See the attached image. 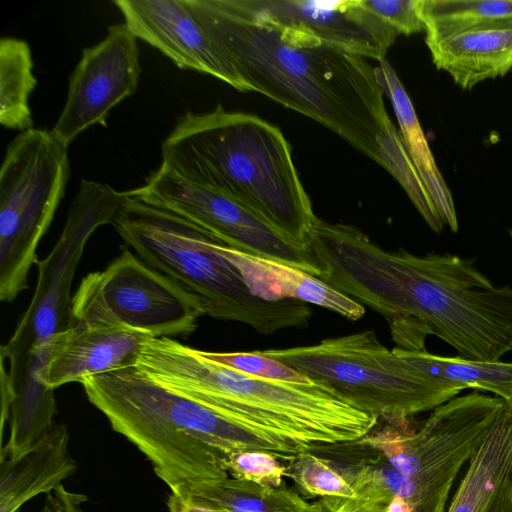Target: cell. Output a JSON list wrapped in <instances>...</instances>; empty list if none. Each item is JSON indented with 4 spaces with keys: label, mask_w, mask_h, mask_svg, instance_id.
Masks as SVG:
<instances>
[{
    "label": "cell",
    "mask_w": 512,
    "mask_h": 512,
    "mask_svg": "<svg viewBox=\"0 0 512 512\" xmlns=\"http://www.w3.org/2000/svg\"><path fill=\"white\" fill-rule=\"evenodd\" d=\"M307 246L317 278L381 314L402 349L424 350L432 334L470 360L512 351V287L496 286L474 260L387 251L352 225L318 217Z\"/></svg>",
    "instance_id": "1"
},
{
    "label": "cell",
    "mask_w": 512,
    "mask_h": 512,
    "mask_svg": "<svg viewBox=\"0 0 512 512\" xmlns=\"http://www.w3.org/2000/svg\"><path fill=\"white\" fill-rule=\"evenodd\" d=\"M185 1L250 91L316 120L379 163L393 124L365 57L282 25L246 0Z\"/></svg>",
    "instance_id": "2"
},
{
    "label": "cell",
    "mask_w": 512,
    "mask_h": 512,
    "mask_svg": "<svg viewBox=\"0 0 512 512\" xmlns=\"http://www.w3.org/2000/svg\"><path fill=\"white\" fill-rule=\"evenodd\" d=\"M81 384L90 403L149 459L173 493L228 477L224 462L232 453L264 450L288 461L310 449L170 390L136 366L88 376Z\"/></svg>",
    "instance_id": "3"
},
{
    "label": "cell",
    "mask_w": 512,
    "mask_h": 512,
    "mask_svg": "<svg viewBox=\"0 0 512 512\" xmlns=\"http://www.w3.org/2000/svg\"><path fill=\"white\" fill-rule=\"evenodd\" d=\"M162 163L178 176L248 207L295 244L307 247L316 218L291 147L279 128L218 105L186 112L161 145Z\"/></svg>",
    "instance_id": "4"
},
{
    "label": "cell",
    "mask_w": 512,
    "mask_h": 512,
    "mask_svg": "<svg viewBox=\"0 0 512 512\" xmlns=\"http://www.w3.org/2000/svg\"><path fill=\"white\" fill-rule=\"evenodd\" d=\"M136 367L170 390L310 448L358 439L377 422L317 383L250 376L170 337L149 339Z\"/></svg>",
    "instance_id": "5"
},
{
    "label": "cell",
    "mask_w": 512,
    "mask_h": 512,
    "mask_svg": "<svg viewBox=\"0 0 512 512\" xmlns=\"http://www.w3.org/2000/svg\"><path fill=\"white\" fill-rule=\"evenodd\" d=\"M112 225L142 261L198 297L208 316L247 324L263 335L308 325L312 311L306 303L253 295L237 269L211 248L217 238L132 190Z\"/></svg>",
    "instance_id": "6"
},
{
    "label": "cell",
    "mask_w": 512,
    "mask_h": 512,
    "mask_svg": "<svg viewBox=\"0 0 512 512\" xmlns=\"http://www.w3.org/2000/svg\"><path fill=\"white\" fill-rule=\"evenodd\" d=\"M261 352L377 419L410 418L434 410L460 393L411 367L379 342L372 330L324 339L315 345Z\"/></svg>",
    "instance_id": "7"
},
{
    "label": "cell",
    "mask_w": 512,
    "mask_h": 512,
    "mask_svg": "<svg viewBox=\"0 0 512 512\" xmlns=\"http://www.w3.org/2000/svg\"><path fill=\"white\" fill-rule=\"evenodd\" d=\"M68 147L45 129L21 132L7 146L0 170V300L28 288L37 247L65 194Z\"/></svg>",
    "instance_id": "8"
},
{
    "label": "cell",
    "mask_w": 512,
    "mask_h": 512,
    "mask_svg": "<svg viewBox=\"0 0 512 512\" xmlns=\"http://www.w3.org/2000/svg\"><path fill=\"white\" fill-rule=\"evenodd\" d=\"M129 191L81 179L62 233L49 255L37 260L34 295L1 358H36L47 364L52 338L75 324L71 285L84 247L100 226L112 224Z\"/></svg>",
    "instance_id": "9"
},
{
    "label": "cell",
    "mask_w": 512,
    "mask_h": 512,
    "mask_svg": "<svg viewBox=\"0 0 512 512\" xmlns=\"http://www.w3.org/2000/svg\"><path fill=\"white\" fill-rule=\"evenodd\" d=\"M75 323L119 324L155 338L190 335L206 306L130 249L87 274L72 296Z\"/></svg>",
    "instance_id": "10"
},
{
    "label": "cell",
    "mask_w": 512,
    "mask_h": 512,
    "mask_svg": "<svg viewBox=\"0 0 512 512\" xmlns=\"http://www.w3.org/2000/svg\"><path fill=\"white\" fill-rule=\"evenodd\" d=\"M132 191L141 200L188 219L229 248L319 274L309 248L295 244L238 201L196 185L163 164Z\"/></svg>",
    "instance_id": "11"
},
{
    "label": "cell",
    "mask_w": 512,
    "mask_h": 512,
    "mask_svg": "<svg viewBox=\"0 0 512 512\" xmlns=\"http://www.w3.org/2000/svg\"><path fill=\"white\" fill-rule=\"evenodd\" d=\"M137 40L125 23H119L108 27L101 42L82 50L51 130L64 145L93 125L106 126L110 111L136 92L141 74Z\"/></svg>",
    "instance_id": "12"
},
{
    "label": "cell",
    "mask_w": 512,
    "mask_h": 512,
    "mask_svg": "<svg viewBox=\"0 0 512 512\" xmlns=\"http://www.w3.org/2000/svg\"><path fill=\"white\" fill-rule=\"evenodd\" d=\"M132 34L180 69L211 75L236 90L250 89L214 45L185 0H114Z\"/></svg>",
    "instance_id": "13"
},
{
    "label": "cell",
    "mask_w": 512,
    "mask_h": 512,
    "mask_svg": "<svg viewBox=\"0 0 512 512\" xmlns=\"http://www.w3.org/2000/svg\"><path fill=\"white\" fill-rule=\"evenodd\" d=\"M260 14L309 33L343 50L385 59L399 33L361 0H246Z\"/></svg>",
    "instance_id": "14"
},
{
    "label": "cell",
    "mask_w": 512,
    "mask_h": 512,
    "mask_svg": "<svg viewBox=\"0 0 512 512\" xmlns=\"http://www.w3.org/2000/svg\"><path fill=\"white\" fill-rule=\"evenodd\" d=\"M150 333L109 323H75L51 341L44 380L56 388L92 375L136 366Z\"/></svg>",
    "instance_id": "15"
},
{
    "label": "cell",
    "mask_w": 512,
    "mask_h": 512,
    "mask_svg": "<svg viewBox=\"0 0 512 512\" xmlns=\"http://www.w3.org/2000/svg\"><path fill=\"white\" fill-rule=\"evenodd\" d=\"M211 248L240 273L250 292L266 301L296 300L328 309L356 321L363 305L321 279L286 263L229 248L213 241Z\"/></svg>",
    "instance_id": "16"
},
{
    "label": "cell",
    "mask_w": 512,
    "mask_h": 512,
    "mask_svg": "<svg viewBox=\"0 0 512 512\" xmlns=\"http://www.w3.org/2000/svg\"><path fill=\"white\" fill-rule=\"evenodd\" d=\"M432 61L463 90L512 69V18L428 41Z\"/></svg>",
    "instance_id": "17"
},
{
    "label": "cell",
    "mask_w": 512,
    "mask_h": 512,
    "mask_svg": "<svg viewBox=\"0 0 512 512\" xmlns=\"http://www.w3.org/2000/svg\"><path fill=\"white\" fill-rule=\"evenodd\" d=\"M446 512H512V406L468 461Z\"/></svg>",
    "instance_id": "18"
},
{
    "label": "cell",
    "mask_w": 512,
    "mask_h": 512,
    "mask_svg": "<svg viewBox=\"0 0 512 512\" xmlns=\"http://www.w3.org/2000/svg\"><path fill=\"white\" fill-rule=\"evenodd\" d=\"M68 440L67 426L54 423L30 449L0 459V512H20L28 500L48 494L76 471Z\"/></svg>",
    "instance_id": "19"
},
{
    "label": "cell",
    "mask_w": 512,
    "mask_h": 512,
    "mask_svg": "<svg viewBox=\"0 0 512 512\" xmlns=\"http://www.w3.org/2000/svg\"><path fill=\"white\" fill-rule=\"evenodd\" d=\"M376 72L394 108L400 134L405 147L424 185L430 193L444 225L452 232L458 231V220L453 198L436 163L418 121L413 104L389 62H379Z\"/></svg>",
    "instance_id": "20"
},
{
    "label": "cell",
    "mask_w": 512,
    "mask_h": 512,
    "mask_svg": "<svg viewBox=\"0 0 512 512\" xmlns=\"http://www.w3.org/2000/svg\"><path fill=\"white\" fill-rule=\"evenodd\" d=\"M220 512H327L322 502L311 503L284 487H265L226 477L176 493Z\"/></svg>",
    "instance_id": "21"
},
{
    "label": "cell",
    "mask_w": 512,
    "mask_h": 512,
    "mask_svg": "<svg viewBox=\"0 0 512 512\" xmlns=\"http://www.w3.org/2000/svg\"><path fill=\"white\" fill-rule=\"evenodd\" d=\"M393 350L418 372L442 384L460 391L472 388L491 392L512 406V362L444 357L399 347Z\"/></svg>",
    "instance_id": "22"
},
{
    "label": "cell",
    "mask_w": 512,
    "mask_h": 512,
    "mask_svg": "<svg viewBox=\"0 0 512 512\" xmlns=\"http://www.w3.org/2000/svg\"><path fill=\"white\" fill-rule=\"evenodd\" d=\"M29 44L21 39L0 40V123L21 132L33 129L29 96L36 87Z\"/></svg>",
    "instance_id": "23"
},
{
    "label": "cell",
    "mask_w": 512,
    "mask_h": 512,
    "mask_svg": "<svg viewBox=\"0 0 512 512\" xmlns=\"http://www.w3.org/2000/svg\"><path fill=\"white\" fill-rule=\"evenodd\" d=\"M425 42L512 18V0H418Z\"/></svg>",
    "instance_id": "24"
},
{
    "label": "cell",
    "mask_w": 512,
    "mask_h": 512,
    "mask_svg": "<svg viewBox=\"0 0 512 512\" xmlns=\"http://www.w3.org/2000/svg\"><path fill=\"white\" fill-rule=\"evenodd\" d=\"M379 164L398 180L430 228L436 233L442 232L445 225L438 209L394 125L381 139Z\"/></svg>",
    "instance_id": "25"
},
{
    "label": "cell",
    "mask_w": 512,
    "mask_h": 512,
    "mask_svg": "<svg viewBox=\"0 0 512 512\" xmlns=\"http://www.w3.org/2000/svg\"><path fill=\"white\" fill-rule=\"evenodd\" d=\"M286 476L306 495L355 499L356 492L343 475L324 457L310 450L285 461Z\"/></svg>",
    "instance_id": "26"
},
{
    "label": "cell",
    "mask_w": 512,
    "mask_h": 512,
    "mask_svg": "<svg viewBox=\"0 0 512 512\" xmlns=\"http://www.w3.org/2000/svg\"><path fill=\"white\" fill-rule=\"evenodd\" d=\"M224 464L230 477L265 487H281L286 476L284 460L264 450L232 453Z\"/></svg>",
    "instance_id": "27"
},
{
    "label": "cell",
    "mask_w": 512,
    "mask_h": 512,
    "mask_svg": "<svg viewBox=\"0 0 512 512\" xmlns=\"http://www.w3.org/2000/svg\"><path fill=\"white\" fill-rule=\"evenodd\" d=\"M203 354L213 361L261 379L299 384L312 382L294 368L261 351L229 353L203 351Z\"/></svg>",
    "instance_id": "28"
},
{
    "label": "cell",
    "mask_w": 512,
    "mask_h": 512,
    "mask_svg": "<svg viewBox=\"0 0 512 512\" xmlns=\"http://www.w3.org/2000/svg\"><path fill=\"white\" fill-rule=\"evenodd\" d=\"M373 14L392 26L399 34L411 35L424 31L418 13V0H361Z\"/></svg>",
    "instance_id": "29"
},
{
    "label": "cell",
    "mask_w": 512,
    "mask_h": 512,
    "mask_svg": "<svg viewBox=\"0 0 512 512\" xmlns=\"http://www.w3.org/2000/svg\"><path fill=\"white\" fill-rule=\"evenodd\" d=\"M88 499L84 494L68 491L62 484L46 494L40 512H84L82 504Z\"/></svg>",
    "instance_id": "30"
},
{
    "label": "cell",
    "mask_w": 512,
    "mask_h": 512,
    "mask_svg": "<svg viewBox=\"0 0 512 512\" xmlns=\"http://www.w3.org/2000/svg\"><path fill=\"white\" fill-rule=\"evenodd\" d=\"M322 504L327 512H378L374 506L359 498H324Z\"/></svg>",
    "instance_id": "31"
},
{
    "label": "cell",
    "mask_w": 512,
    "mask_h": 512,
    "mask_svg": "<svg viewBox=\"0 0 512 512\" xmlns=\"http://www.w3.org/2000/svg\"><path fill=\"white\" fill-rule=\"evenodd\" d=\"M167 507L169 512H220L202 502L173 492L168 497Z\"/></svg>",
    "instance_id": "32"
}]
</instances>
